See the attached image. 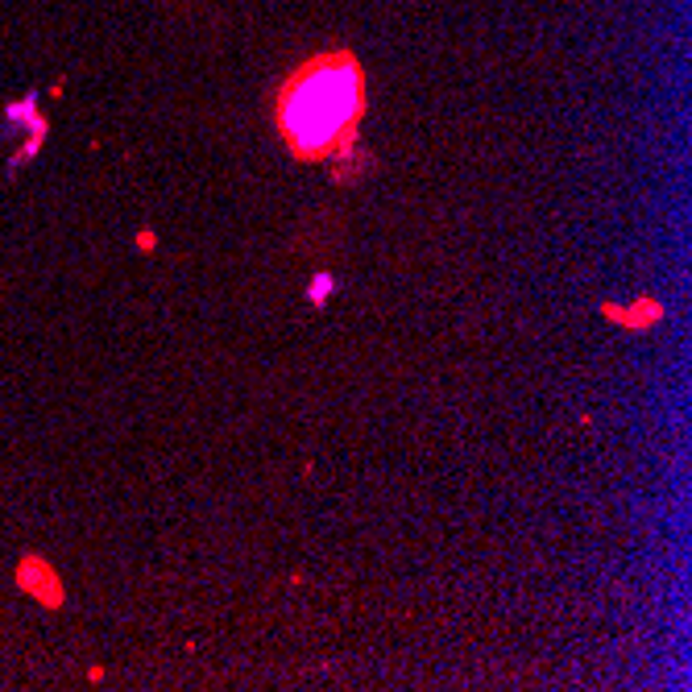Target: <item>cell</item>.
<instances>
[{"mask_svg":"<svg viewBox=\"0 0 692 692\" xmlns=\"http://www.w3.org/2000/svg\"><path fill=\"white\" fill-rule=\"evenodd\" d=\"M50 585H59V580L50 577V569H46L42 559H26V564H21V589L34 593V597H42L46 605H59L62 593L59 589H50Z\"/></svg>","mask_w":692,"mask_h":692,"instance_id":"cell-2","label":"cell"},{"mask_svg":"<svg viewBox=\"0 0 692 692\" xmlns=\"http://www.w3.org/2000/svg\"><path fill=\"white\" fill-rule=\"evenodd\" d=\"M365 112L361 67L345 50L320 54L291 75L278 91V129L294 158H328L353 142V129Z\"/></svg>","mask_w":692,"mask_h":692,"instance_id":"cell-1","label":"cell"}]
</instances>
